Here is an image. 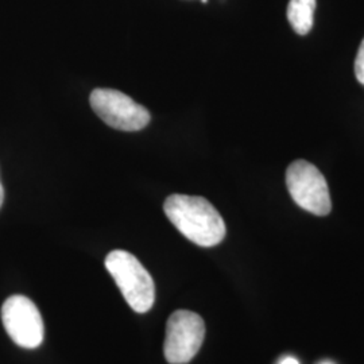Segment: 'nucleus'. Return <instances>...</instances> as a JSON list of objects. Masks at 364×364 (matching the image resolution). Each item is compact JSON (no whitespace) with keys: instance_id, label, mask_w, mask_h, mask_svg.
<instances>
[{"instance_id":"9b49d317","label":"nucleus","mask_w":364,"mask_h":364,"mask_svg":"<svg viewBox=\"0 0 364 364\" xmlns=\"http://www.w3.org/2000/svg\"><path fill=\"white\" fill-rule=\"evenodd\" d=\"M201 1H203V3H207V1H208V0H201Z\"/></svg>"},{"instance_id":"0eeeda50","label":"nucleus","mask_w":364,"mask_h":364,"mask_svg":"<svg viewBox=\"0 0 364 364\" xmlns=\"http://www.w3.org/2000/svg\"><path fill=\"white\" fill-rule=\"evenodd\" d=\"M316 0H290L287 6V21L299 36H306L313 26Z\"/></svg>"},{"instance_id":"f03ea898","label":"nucleus","mask_w":364,"mask_h":364,"mask_svg":"<svg viewBox=\"0 0 364 364\" xmlns=\"http://www.w3.org/2000/svg\"><path fill=\"white\" fill-rule=\"evenodd\" d=\"M105 269L112 275L131 309L149 312L156 301V285L144 264L132 254L115 250L105 258Z\"/></svg>"},{"instance_id":"f8f14e48","label":"nucleus","mask_w":364,"mask_h":364,"mask_svg":"<svg viewBox=\"0 0 364 364\" xmlns=\"http://www.w3.org/2000/svg\"><path fill=\"white\" fill-rule=\"evenodd\" d=\"M326 364H328V363H326Z\"/></svg>"},{"instance_id":"9d476101","label":"nucleus","mask_w":364,"mask_h":364,"mask_svg":"<svg viewBox=\"0 0 364 364\" xmlns=\"http://www.w3.org/2000/svg\"><path fill=\"white\" fill-rule=\"evenodd\" d=\"M281 364H299V362H297V360H296V359H294V358H287V359H285V360H282V362H281Z\"/></svg>"},{"instance_id":"20e7f679","label":"nucleus","mask_w":364,"mask_h":364,"mask_svg":"<svg viewBox=\"0 0 364 364\" xmlns=\"http://www.w3.org/2000/svg\"><path fill=\"white\" fill-rule=\"evenodd\" d=\"M92 109L105 124L115 130H144L150 123V112L123 92L96 88L90 96Z\"/></svg>"},{"instance_id":"6e6552de","label":"nucleus","mask_w":364,"mask_h":364,"mask_svg":"<svg viewBox=\"0 0 364 364\" xmlns=\"http://www.w3.org/2000/svg\"><path fill=\"white\" fill-rule=\"evenodd\" d=\"M355 75L359 80L360 84L364 85V38L359 46V50L356 54V61H355Z\"/></svg>"},{"instance_id":"39448f33","label":"nucleus","mask_w":364,"mask_h":364,"mask_svg":"<svg viewBox=\"0 0 364 364\" xmlns=\"http://www.w3.org/2000/svg\"><path fill=\"white\" fill-rule=\"evenodd\" d=\"M205 338L204 320L195 312L177 311L166 323L164 352L170 364L191 362L200 351Z\"/></svg>"},{"instance_id":"423d86ee","label":"nucleus","mask_w":364,"mask_h":364,"mask_svg":"<svg viewBox=\"0 0 364 364\" xmlns=\"http://www.w3.org/2000/svg\"><path fill=\"white\" fill-rule=\"evenodd\" d=\"M1 321L14 343L22 348H37L45 335L37 305L25 296H11L1 306Z\"/></svg>"},{"instance_id":"f257e3e1","label":"nucleus","mask_w":364,"mask_h":364,"mask_svg":"<svg viewBox=\"0 0 364 364\" xmlns=\"http://www.w3.org/2000/svg\"><path fill=\"white\" fill-rule=\"evenodd\" d=\"M164 210L171 224L197 246L213 247L225 237V223L204 197L171 195L166 198Z\"/></svg>"},{"instance_id":"1a4fd4ad","label":"nucleus","mask_w":364,"mask_h":364,"mask_svg":"<svg viewBox=\"0 0 364 364\" xmlns=\"http://www.w3.org/2000/svg\"><path fill=\"white\" fill-rule=\"evenodd\" d=\"M3 201H4V188L1 185V181H0V208L3 205Z\"/></svg>"},{"instance_id":"7ed1b4c3","label":"nucleus","mask_w":364,"mask_h":364,"mask_svg":"<svg viewBox=\"0 0 364 364\" xmlns=\"http://www.w3.org/2000/svg\"><path fill=\"white\" fill-rule=\"evenodd\" d=\"M289 193L296 204L316 216H326L332 201L326 177L308 161H294L287 170Z\"/></svg>"}]
</instances>
